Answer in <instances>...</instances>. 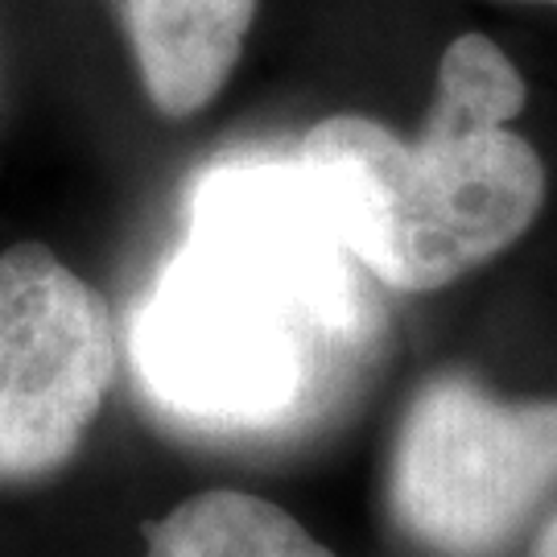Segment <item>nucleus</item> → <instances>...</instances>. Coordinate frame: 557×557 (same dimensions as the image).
<instances>
[{
	"mask_svg": "<svg viewBox=\"0 0 557 557\" xmlns=\"http://www.w3.org/2000/svg\"><path fill=\"white\" fill-rule=\"evenodd\" d=\"M294 158L223 161L133 319V368L161 413L215 434L314 418L368 363L380 301Z\"/></svg>",
	"mask_w": 557,
	"mask_h": 557,
	"instance_id": "obj_1",
	"label": "nucleus"
},
{
	"mask_svg": "<svg viewBox=\"0 0 557 557\" xmlns=\"http://www.w3.org/2000/svg\"><path fill=\"white\" fill-rule=\"evenodd\" d=\"M529 83L487 34H458L413 137L326 116L298 145L343 244L368 277L430 294L512 248L545 207V165L512 120Z\"/></svg>",
	"mask_w": 557,
	"mask_h": 557,
	"instance_id": "obj_2",
	"label": "nucleus"
},
{
	"mask_svg": "<svg viewBox=\"0 0 557 557\" xmlns=\"http://www.w3.org/2000/svg\"><path fill=\"white\" fill-rule=\"evenodd\" d=\"M557 492V400L434 376L400 421L393 512L438 557H496Z\"/></svg>",
	"mask_w": 557,
	"mask_h": 557,
	"instance_id": "obj_3",
	"label": "nucleus"
},
{
	"mask_svg": "<svg viewBox=\"0 0 557 557\" xmlns=\"http://www.w3.org/2000/svg\"><path fill=\"white\" fill-rule=\"evenodd\" d=\"M116 376L108 301L46 244L0 252V483L62 471Z\"/></svg>",
	"mask_w": 557,
	"mask_h": 557,
	"instance_id": "obj_4",
	"label": "nucleus"
},
{
	"mask_svg": "<svg viewBox=\"0 0 557 557\" xmlns=\"http://www.w3.org/2000/svg\"><path fill=\"white\" fill-rule=\"evenodd\" d=\"M260 0H112L153 112L186 120L232 79Z\"/></svg>",
	"mask_w": 557,
	"mask_h": 557,
	"instance_id": "obj_5",
	"label": "nucleus"
},
{
	"mask_svg": "<svg viewBox=\"0 0 557 557\" xmlns=\"http://www.w3.org/2000/svg\"><path fill=\"white\" fill-rule=\"evenodd\" d=\"M145 537V557H335L285 508L232 487L182 499Z\"/></svg>",
	"mask_w": 557,
	"mask_h": 557,
	"instance_id": "obj_6",
	"label": "nucleus"
},
{
	"mask_svg": "<svg viewBox=\"0 0 557 557\" xmlns=\"http://www.w3.org/2000/svg\"><path fill=\"white\" fill-rule=\"evenodd\" d=\"M533 557H557V517L541 529L537 537V549H533Z\"/></svg>",
	"mask_w": 557,
	"mask_h": 557,
	"instance_id": "obj_7",
	"label": "nucleus"
},
{
	"mask_svg": "<svg viewBox=\"0 0 557 557\" xmlns=\"http://www.w3.org/2000/svg\"><path fill=\"white\" fill-rule=\"evenodd\" d=\"M508 4H549V9H557V0H508Z\"/></svg>",
	"mask_w": 557,
	"mask_h": 557,
	"instance_id": "obj_8",
	"label": "nucleus"
}]
</instances>
